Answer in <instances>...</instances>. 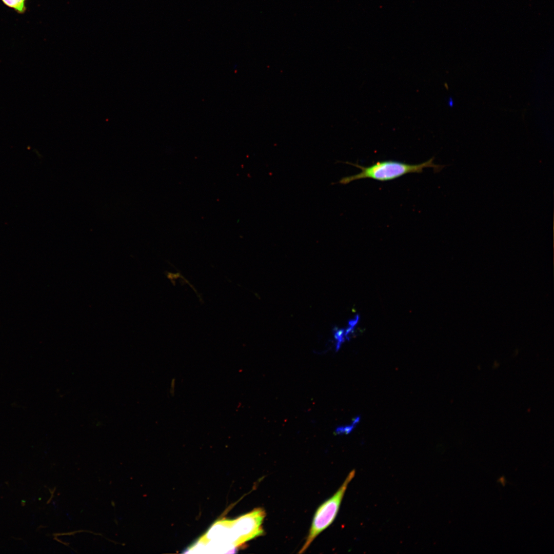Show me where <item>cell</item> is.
<instances>
[{
	"label": "cell",
	"mask_w": 554,
	"mask_h": 554,
	"mask_svg": "<svg viewBox=\"0 0 554 554\" xmlns=\"http://www.w3.org/2000/svg\"><path fill=\"white\" fill-rule=\"evenodd\" d=\"M360 319V315L358 314H356L348 320L346 326L344 328L347 341H349L350 340L354 333L359 324Z\"/></svg>",
	"instance_id": "cell-5"
},
{
	"label": "cell",
	"mask_w": 554,
	"mask_h": 554,
	"mask_svg": "<svg viewBox=\"0 0 554 554\" xmlns=\"http://www.w3.org/2000/svg\"><path fill=\"white\" fill-rule=\"evenodd\" d=\"M433 159V157L419 164H409L392 160L384 161L378 162L368 167L346 162L345 163L359 168L361 171L358 174L343 177L338 182L333 184L346 185L353 181L363 179H371L381 182L391 181L405 174L422 173L426 168H433L436 172L440 171L445 166L434 164Z\"/></svg>",
	"instance_id": "cell-1"
},
{
	"label": "cell",
	"mask_w": 554,
	"mask_h": 554,
	"mask_svg": "<svg viewBox=\"0 0 554 554\" xmlns=\"http://www.w3.org/2000/svg\"><path fill=\"white\" fill-rule=\"evenodd\" d=\"M6 7L13 9L19 14H23L27 10L26 6L28 0H1Z\"/></svg>",
	"instance_id": "cell-4"
},
{
	"label": "cell",
	"mask_w": 554,
	"mask_h": 554,
	"mask_svg": "<svg viewBox=\"0 0 554 554\" xmlns=\"http://www.w3.org/2000/svg\"><path fill=\"white\" fill-rule=\"evenodd\" d=\"M332 337L334 349L335 351H338L342 346L347 342L344 328L334 327L332 329Z\"/></svg>",
	"instance_id": "cell-3"
},
{
	"label": "cell",
	"mask_w": 554,
	"mask_h": 554,
	"mask_svg": "<svg viewBox=\"0 0 554 554\" xmlns=\"http://www.w3.org/2000/svg\"><path fill=\"white\" fill-rule=\"evenodd\" d=\"M354 475L355 470H353L349 473L337 491L318 508L313 517L308 536L299 553L304 552L318 535L333 522L338 512L347 486Z\"/></svg>",
	"instance_id": "cell-2"
},
{
	"label": "cell",
	"mask_w": 554,
	"mask_h": 554,
	"mask_svg": "<svg viewBox=\"0 0 554 554\" xmlns=\"http://www.w3.org/2000/svg\"><path fill=\"white\" fill-rule=\"evenodd\" d=\"M360 418L357 417L349 424L338 426L335 432L337 434H347L351 432L360 422Z\"/></svg>",
	"instance_id": "cell-6"
}]
</instances>
